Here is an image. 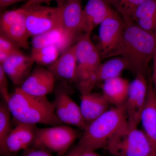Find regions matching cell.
Masks as SVG:
<instances>
[{
  "label": "cell",
  "mask_w": 156,
  "mask_h": 156,
  "mask_svg": "<svg viewBox=\"0 0 156 156\" xmlns=\"http://www.w3.org/2000/svg\"><path fill=\"white\" fill-rule=\"evenodd\" d=\"M122 37L115 56H121L128 64V69L135 76H146L148 65L156 49V36L134 22L125 23Z\"/></svg>",
  "instance_id": "6da1fadb"
},
{
  "label": "cell",
  "mask_w": 156,
  "mask_h": 156,
  "mask_svg": "<svg viewBox=\"0 0 156 156\" xmlns=\"http://www.w3.org/2000/svg\"><path fill=\"white\" fill-rule=\"evenodd\" d=\"M7 103L17 123L52 126L63 124L56 116L54 102L50 101L47 96L30 95L17 87Z\"/></svg>",
  "instance_id": "7a4b0ae2"
},
{
  "label": "cell",
  "mask_w": 156,
  "mask_h": 156,
  "mask_svg": "<svg viewBox=\"0 0 156 156\" xmlns=\"http://www.w3.org/2000/svg\"><path fill=\"white\" fill-rule=\"evenodd\" d=\"M128 125L125 104L114 106L87 126L77 145L92 151L106 149L110 140Z\"/></svg>",
  "instance_id": "3957f363"
},
{
  "label": "cell",
  "mask_w": 156,
  "mask_h": 156,
  "mask_svg": "<svg viewBox=\"0 0 156 156\" xmlns=\"http://www.w3.org/2000/svg\"><path fill=\"white\" fill-rule=\"evenodd\" d=\"M106 150L114 156H153L144 131L130 128L128 125L110 140Z\"/></svg>",
  "instance_id": "277c9868"
},
{
  "label": "cell",
  "mask_w": 156,
  "mask_h": 156,
  "mask_svg": "<svg viewBox=\"0 0 156 156\" xmlns=\"http://www.w3.org/2000/svg\"><path fill=\"white\" fill-rule=\"evenodd\" d=\"M79 135L77 130L67 126L37 128L33 146L44 148L59 155L69 150Z\"/></svg>",
  "instance_id": "5b68a950"
},
{
  "label": "cell",
  "mask_w": 156,
  "mask_h": 156,
  "mask_svg": "<svg viewBox=\"0 0 156 156\" xmlns=\"http://www.w3.org/2000/svg\"><path fill=\"white\" fill-rule=\"evenodd\" d=\"M22 7L25 11L26 24L30 37L61 26V7L41 5Z\"/></svg>",
  "instance_id": "8992f818"
},
{
  "label": "cell",
  "mask_w": 156,
  "mask_h": 156,
  "mask_svg": "<svg viewBox=\"0 0 156 156\" xmlns=\"http://www.w3.org/2000/svg\"><path fill=\"white\" fill-rule=\"evenodd\" d=\"M125 23L119 14L106 18L101 23L96 48L101 60L115 57L122 37Z\"/></svg>",
  "instance_id": "52a82bcc"
},
{
  "label": "cell",
  "mask_w": 156,
  "mask_h": 156,
  "mask_svg": "<svg viewBox=\"0 0 156 156\" xmlns=\"http://www.w3.org/2000/svg\"><path fill=\"white\" fill-rule=\"evenodd\" d=\"M148 90V82L146 76L138 74L129 84L125 106L129 128H137L140 123L141 115Z\"/></svg>",
  "instance_id": "ba28073f"
},
{
  "label": "cell",
  "mask_w": 156,
  "mask_h": 156,
  "mask_svg": "<svg viewBox=\"0 0 156 156\" xmlns=\"http://www.w3.org/2000/svg\"><path fill=\"white\" fill-rule=\"evenodd\" d=\"M0 35L8 38L20 48H29L30 37L27 28L25 11L23 7L5 11L0 17Z\"/></svg>",
  "instance_id": "9c48e42d"
},
{
  "label": "cell",
  "mask_w": 156,
  "mask_h": 156,
  "mask_svg": "<svg viewBox=\"0 0 156 156\" xmlns=\"http://www.w3.org/2000/svg\"><path fill=\"white\" fill-rule=\"evenodd\" d=\"M55 90L54 102L55 112L63 124L76 126L84 130L87 125L84 120L80 106L70 96L68 89L58 88Z\"/></svg>",
  "instance_id": "30bf717a"
},
{
  "label": "cell",
  "mask_w": 156,
  "mask_h": 156,
  "mask_svg": "<svg viewBox=\"0 0 156 156\" xmlns=\"http://www.w3.org/2000/svg\"><path fill=\"white\" fill-rule=\"evenodd\" d=\"M37 127L36 125L18 123L12 129L0 149L2 156H12L33 146Z\"/></svg>",
  "instance_id": "8fae6325"
},
{
  "label": "cell",
  "mask_w": 156,
  "mask_h": 156,
  "mask_svg": "<svg viewBox=\"0 0 156 156\" xmlns=\"http://www.w3.org/2000/svg\"><path fill=\"white\" fill-rule=\"evenodd\" d=\"M119 14L106 0H88L83 11L80 32L91 34L106 18Z\"/></svg>",
  "instance_id": "7c38bea8"
},
{
  "label": "cell",
  "mask_w": 156,
  "mask_h": 156,
  "mask_svg": "<svg viewBox=\"0 0 156 156\" xmlns=\"http://www.w3.org/2000/svg\"><path fill=\"white\" fill-rule=\"evenodd\" d=\"M56 78L53 73L43 66L34 69L29 76L20 86L24 92L37 96H47L55 89Z\"/></svg>",
  "instance_id": "4fadbf2b"
},
{
  "label": "cell",
  "mask_w": 156,
  "mask_h": 156,
  "mask_svg": "<svg viewBox=\"0 0 156 156\" xmlns=\"http://www.w3.org/2000/svg\"><path fill=\"white\" fill-rule=\"evenodd\" d=\"M34 62L31 56L25 55L20 50L0 65L12 83L21 86L30 75Z\"/></svg>",
  "instance_id": "5bb4252c"
},
{
  "label": "cell",
  "mask_w": 156,
  "mask_h": 156,
  "mask_svg": "<svg viewBox=\"0 0 156 156\" xmlns=\"http://www.w3.org/2000/svg\"><path fill=\"white\" fill-rule=\"evenodd\" d=\"M140 123L143 131L150 142L153 156H156V91L151 77L149 79L148 90Z\"/></svg>",
  "instance_id": "9a60e30c"
},
{
  "label": "cell",
  "mask_w": 156,
  "mask_h": 156,
  "mask_svg": "<svg viewBox=\"0 0 156 156\" xmlns=\"http://www.w3.org/2000/svg\"><path fill=\"white\" fill-rule=\"evenodd\" d=\"M76 35L65 29L61 26L48 32L32 37V48H39L54 46L58 48L61 53L72 46Z\"/></svg>",
  "instance_id": "2e32d148"
},
{
  "label": "cell",
  "mask_w": 156,
  "mask_h": 156,
  "mask_svg": "<svg viewBox=\"0 0 156 156\" xmlns=\"http://www.w3.org/2000/svg\"><path fill=\"white\" fill-rule=\"evenodd\" d=\"M111 105L102 93L81 95L80 108L87 126L109 109Z\"/></svg>",
  "instance_id": "e0dca14e"
},
{
  "label": "cell",
  "mask_w": 156,
  "mask_h": 156,
  "mask_svg": "<svg viewBox=\"0 0 156 156\" xmlns=\"http://www.w3.org/2000/svg\"><path fill=\"white\" fill-rule=\"evenodd\" d=\"M77 60L75 44L63 51L55 62L48 66L56 78L73 81L75 83Z\"/></svg>",
  "instance_id": "ac0fdd59"
},
{
  "label": "cell",
  "mask_w": 156,
  "mask_h": 156,
  "mask_svg": "<svg viewBox=\"0 0 156 156\" xmlns=\"http://www.w3.org/2000/svg\"><path fill=\"white\" fill-rule=\"evenodd\" d=\"M61 7V26L77 35L80 33L83 18L82 0H66Z\"/></svg>",
  "instance_id": "d6986e66"
},
{
  "label": "cell",
  "mask_w": 156,
  "mask_h": 156,
  "mask_svg": "<svg viewBox=\"0 0 156 156\" xmlns=\"http://www.w3.org/2000/svg\"><path fill=\"white\" fill-rule=\"evenodd\" d=\"M129 81L121 76L105 81L102 84V94L114 106H121L126 103L129 89Z\"/></svg>",
  "instance_id": "ffe728a7"
},
{
  "label": "cell",
  "mask_w": 156,
  "mask_h": 156,
  "mask_svg": "<svg viewBox=\"0 0 156 156\" xmlns=\"http://www.w3.org/2000/svg\"><path fill=\"white\" fill-rule=\"evenodd\" d=\"M131 19L142 29L156 36V0H146L136 8Z\"/></svg>",
  "instance_id": "44dd1931"
},
{
  "label": "cell",
  "mask_w": 156,
  "mask_h": 156,
  "mask_svg": "<svg viewBox=\"0 0 156 156\" xmlns=\"http://www.w3.org/2000/svg\"><path fill=\"white\" fill-rule=\"evenodd\" d=\"M128 69V63L121 56H117L101 63L98 67L95 80V83H103L105 81L120 76L125 70Z\"/></svg>",
  "instance_id": "7402d4cb"
},
{
  "label": "cell",
  "mask_w": 156,
  "mask_h": 156,
  "mask_svg": "<svg viewBox=\"0 0 156 156\" xmlns=\"http://www.w3.org/2000/svg\"><path fill=\"white\" fill-rule=\"evenodd\" d=\"M61 53L54 46L32 48L31 56L35 62L39 66H50L57 60Z\"/></svg>",
  "instance_id": "603a6c76"
},
{
  "label": "cell",
  "mask_w": 156,
  "mask_h": 156,
  "mask_svg": "<svg viewBox=\"0 0 156 156\" xmlns=\"http://www.w3.org/2000/svg\"><path fill=\"white\" fill-rule=\"evenodd\" d=\"M11 113L7 103L4 101L0 104V149L4 146L6 139L11 132Z\"/></svg>",
  "instance_id": "cb8c5ba5"
},
{
  "label": "cell",
  "mask_w": 156,
  "mask_h": 156,
  "mask_svg": "<svg viewBox=\"0 0 156 156\" xmlns=\"http://www.w3.org/2000/svg\"><path fill=\"white\" fill-rule=\"evenodd\" d=\"M146 0H120L113 5L115 10L121 14L125 23L132 21L131 16L136 8Z\"/></svg>",
  "instance_id": "d4e9b609"
},
{
  "label": "cell",
  "mask_w": 156,
  "mask_h": 156,
  "mask_svg": "<svg viewBox=\"0 0 156 156\" xmlns=\"http://www.w3.org/2000/svg\"><path fill=\"white\" fill-rule=\"evenodd\" d=\"M20 48L8 38L0 35V64L11 55L19 51Z\"/></svg>",
  "instance_id": "484cf974"
},
{
  "label": "cell",
  "mask_w": 156,
  "mask_h": 156,
  "mask_svg": "<svg viewBox=\"0 0 156 156\" xmlns=\"http://www.w3.org/2000/svg\"><path fill=\"white\" fill-rule=\"evenodd\" d=\"M58 156H103L97 153L95 151L81 147L78 145L70 149L63 154Z\"/></svg>",
  "instance_id": "4316f807"
},
{
  "label": "cell",
  "mask_w": 156,
  "mask_h": 156,
  "mask_svg": "<svg viewBox=\"0 0 156 156\" xmlns=\"http://www.w3.org/2000/svg\"><path fill=\"white\" fill-rule=\"evenodd\" d=\"M5 71L0 65V92L3 100L8 102L11 94H9L8 79Z\"/></svg>",
  "instance_id": "83f0119b"
},
{
  "label": "cell",
  "mask_w": 156,
  "mask_h": 156,
  "mask_svg": "<svg viewBox=\"0 0 156 156\" xmlns=\"http://www.w3.org/2000/svg\"><path fill=\"white\" fill-rule=\"evenodd\" d=\"M21 156H53L51 152L43 148L32 146L23 151Z\"/></svg>",
  "instance_id": "f1b7e54d"
},
{
  "label": "cell",
  "mask_w": 156,
  "mask_h": 156,
  "mask_svg": "<svg viewBox=\"0 0 156 156\" xmlns=\"http://www.w3.org/2000/svg\"><path fill=\"white\" fill-rule=\"evenodd\" d=\"M52 1H56L58 7H62L64 4L66 0H27L26 2L23 5L24 7L41 5L44 3H48Z\"/></svg>",
  "instance_id": "f546056e"
},
{
  "label": "cell",
  "mask_w": 156,
  "mask_h": 156,
  "mask_svg": "<svg viewBox=\"0 0 156 156\" xmlns=\"http://www.w3.org/2000/svg\"><path fill=\"white\" fill-rule=\"evenodd\" d=\"M27 0H0V9L3 11L9 6L16 4V3L23 2Z\"/></svg>",
  "instance_id": "4dcf8cb0"
},
{
  "label": "cell",
  "mask_w": 156,
  "mask_h": 156,
  "mask_svg": "<svg viewBox=\"0 0 156 156\" xmlns=\"http://www.w3.org/2000/svg\"><path fill=\"white\" fill-rule=\"evenodd\" d=\"M153 59V71L152 75L151 76V79L153 84L154 88L156 91V49L154 54Z\"/></svg>",
  "instance_id": "1f68e13d"
},
{
  "label": "cell",
  "mask_w": 156,
  "mask_h": 156,
  "mask_svg": "<svg viewBox=\"0 0 156 156\" xmlns=\"http://www.w3.org/2000/svg\"><path fill=\"white\" fill-rule=\"evenodd\" d=\"M106 1L111 6H112L120 0H106Z\"/></svg>",
  "instance_id": "d6a6232c"
}]
</instances>
